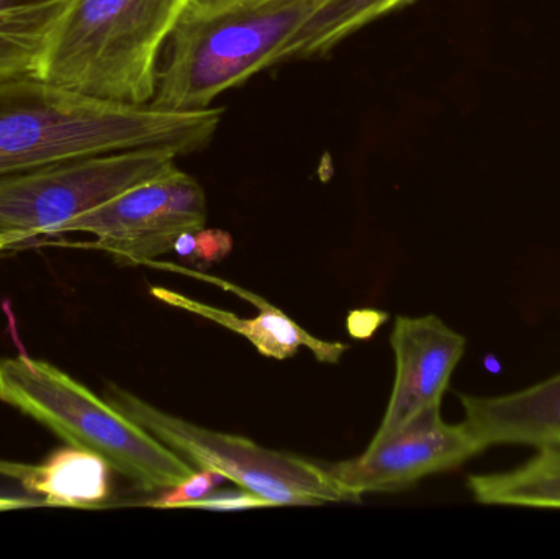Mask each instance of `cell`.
Instances as JSON below:
<instances>
[{"instance_id": "cell-13", "label": "cell", "mask_w": 560, "mask_h": 559, "mask_svg": "<svg viewBox=\"0 0 560 559\" xmlns=\"http://www.w3.org/2000/svg\"><path fill=\"white\" fill-rule=\"evenodd\" d=\"M72 0H0V81L38 78L46 49Z\"/></svg>"}, {"instance_id": "cell-17", "label": "cell", "mask_w": 560, "mask_h": 559, "mask_svg": "<svg viewBox=\"0 0 560 559\" xmlns=\"http://www.w3.org/2000/svg\"><path fill=\"white\" fill-rule=\"evenodd\" d=\"M223 481H226L225 476L220 473L197 469L192 476L184 479L176 488L161 492L160 498L148 502V505L156 509H187L192 502L212 494Z\"/></svg>"}, {"instance_id": "cell-9", "label": "cell", "mask_w": 560, "mask_h": 559, "mask_svg": "<svg viewBox=\"0 0 560 559\" xmlns=\"http://www.w3.org/2000/svg\"><path fill=\"white\" fill-rule=\"evenodd\" d=\"M395 381L384 419L371 443L388 439L430 409L441 407L467 340L436 315L397 317L390 335Z\"/></svg>"}, {"instance_id": "cell-7", "label": "cell", "mask_w": 560, "mask_h": 559, "mask_svg": "<svg viewBox=\"0 0 560 559\" xmlns=\"http://www.w3.org/2000/svg\"><path fill=\"white\" fill-rule=\"evenodd\" d=\"M207 197L199 180L179 167L147 180L92 212L66 223L61 233L95 236L92 248L143 265L173 252L183 233L203 229Z\"/></svg>"}, {"instance_id": "cell-16", "label": "cell", "mask_w": 560, "mask_h": 559, "mask_svg": "<svg viewBox=\"0 0 560 559\" xmlns=\"http://www.w3.org/2000/svg\"><path fill=\"white\" fill-rule=\"evenodd\" d=\"M233 238L223 230H207L206 226L183 233L174 243L173 252L194 265L209 268L232 253Z\"/></svg>"}, {"instance_id": "cell-2", "label": "cell", "mask_w": 560, "mask_h": 559, "mask_svg": "<svg viewBox=\"0 0 560 559\" xmlns=\"http://www.w3.org/2000/svg\"><path fill=\"white\" fill-rule=\"evenodd\" d=\"M326 0H190L158 66L151 105L199 112L278 66L280 53Z\"/></svg>"}, {"instance_id": "cell-12", "label": "cell", "mask_w": 560, "mask_h": 559, "mask_svg": "<svg viewBox=\"0 0 560 559\" xmlns=\"http://www.w3.org/2000/svg\"><path fill=\"white\" fill-rule=\"evenodd\" d=\"M112 468L102 456L66 445L39 465L0 459V476L19 482L52 508L94 509L112 496Z\"/></svg>"}, {"instance_id": "cell-15", "label": "cell", "mask_w": 560, "mask_h": 559, "mask_svg": "<svg viewBox=\"0 0 560 559\" xmlns=\"http://www.w3.org/2000/svg\"><path fill=\"white\" fill-rule=\"evenodd\" d=\"M415 2L418 0H326L280 53L278 65L326 55L369 23Z\"/></svg>"}, {"instance_id": "cell-18", "label": "cell", "mask_w": 560, "mask_h": 559, "mask_svg": "<svg viewBox=\"0 0 560 559\" xmlns=\"http://www.w3.org/2000/svg\"><path fill=\"white\" fill-rule=\"evenodd\" d=\"M269 508L262 499L240 488V491L209 494L192 502L187 509H207V511H243V509Z\"/></svg>"}, {"instance_id": "cell-5", "label": "cell", "mask_w": 560, "mask_h": 559, "mask_svg": "<svg viewBox=\"0 0 560 559\" xmlns=\"http://www.w3.org/2000/svg\"><path fill=\"white\" fill-rule=\"evenodd\" d=\"M105 400L173 450L192 468L220 473L269 508L351 501L325 466L302 456L265 449L245 436L213 432L151 406L110 384Z\"/></svg>"}, {"instance_id": "cell-3", "label": "cell", "mask_w": 560, "mask_h": 559, "mask_svg": "<svg viewBox=\"0 0 560 559\" xmlns=\"http://www.w3.org/2000/svg\"><path fill=\"white\" fill-rule=\"evenodd\" d=\"M190 0H72L39 79L130 105H150L161 53Z\"/></svg>"}, {"instance_id": "cell-19", "label": "cell", "mask_w": 560, "mask_h": 559, "mask_svg": "<svg viewBox=\"0 0 560 559\" xmlns=\"http://www.w3.org/2000/svg\"><path fill=\"white\" fill-rule=\"evenodd\" d=\"M387 321V314L377 311H355L349 315L348 328L349 334L354 338H369L378 327L382 322Z\"/></svg>"}, {"instance_id": "cell-4", "label": "cell", "mask_w": 560, "mask_h": 559, "mask_svg": "<svg viewBox=\"0 0 560 559\" xmlns=\"http://www.w3.org/2000/svg\"><path fill=\"white\" fill-rule=\"evenodd\" d=\"M0 400L68 445L102 456L141 491H170L197 471L84 384L28 354L0 358Z\"/></svg>"}, {"instance_id": "cell-1", "label": "cell", "mask_w": 560, "mask_h": 559, "mask_svg": "<svg viewBox=\"0 0 560 559\" xmlns=\"http://www.w3.org/2000/svg\"><path fill=\"white\" fill-rule=\"evenodd\" d=\"M222 117V108L161 110L88 97L33 75L5 79L0 81V177L137 148L196 153L213 140Z\"/></svg>"}, {"instance_id": "cell-10", "label": "cell", "mask_w": 560, "mask_h": 559, "mask_svg": "<svg viewBox=\"0 0 560 559\" xmlns=\"http://www.w3.org/2000/svg\"><path fill=\"white\" fill-rule=\"evenodd\" d=\"M148 266L192 276V278L200 279V281L219 286L223 291L233 292V294L240 295L243 301L256 305L259 308L258 317L242 318L232 314V312L222 311V308L187 298L180 292L171 291L166 288H151V294L158 301L164 302L171 307L179 308V311L189 312V314L197 315V317L206 318V321L215 322L220 327L229 328L230 331L242 335L262 357L272 358V360H287V358L295 357L300 348L306 347L315 354L316 360L322 361V363L335 364L341 360L342 354L348 350L346 345L338 343V341L331 343V341L313 337L305 328L300 327L289 315L269 304L261 295L253 294V292L238 288L233 282L225 281V279L213 278V276L206 275V272L192 271V269L183 268V266H176L173 263L154 261V259L148 261Z\"/></svg>"}, {"instance_id": "cell-6", "label": "cell", "mask_w": 560, "mask_h": 559, "mask_svg": "<svg viewBox=\"0 0 560 559\" xmlns=\"http://www.w3.org/2000/svg\"><path fill=\"white\" fill-rule=\"evenodd\" d=\"M166 148L72 158L0 177V235L20 243L59 230L127 190L176 167Z\"/></svg>"}, {"instance_id": "cell-11", "label": "cell", "mask_w": 560, "mask_h": 559, "mask_svg": "<svg viewBox=\"0 0 560 559\" xmlns=\"http://www.w3.org/2000/svg\"><path fill=\"white\" fill-rule=\"evenodd\" d=\"M467 429L483 449L560 445V373L505 396L457 394Z\"/></svg>"}, {"instance_id": "cell-8", "label": "cell", "mask_w": 560, "mask_h": 559, "mask_svg": "<svg viewBox=\"0 0 560 559\" xmlns=\"http://www.w3.org/2000/svg\"><path fill=\"white\" fill-rule=\"evenodd\" d=\"M486 452L466 423H446L441 407L427 410L355 458L326 465L332 481L358 501L364 494L398 492L423 478L451 471Z\"/></svg>"}, {"instance_id": "cell-14", "label": "cell", "mask_w": 560, "mask_h": 559, "mask_svg": "<svg viewBox=\"0 0 560 559\" xmlns=\"http://www.w3.org/2000/svg\"><path fill=\"white\" fill-rule=\"evenodd\" d=\"M467 488L479 504L560 511V445L538 449L512 471L469 476Z\"/></svg>"}, {"instance_id": "cell-20", "label": "cell", "mask_w": 560, "mask_h": 559, "mask_svg": "<svg viewBox=\"0 0 560 559\" xmlns=\"http://www.w3.org/2000/svg\"><path fill=\"white\" fill-rule=\"evenodd\" d=\"M20 245L19 240L15 236L0 235V252L10 248V246Z\"/></svg>"}]
</instances>
